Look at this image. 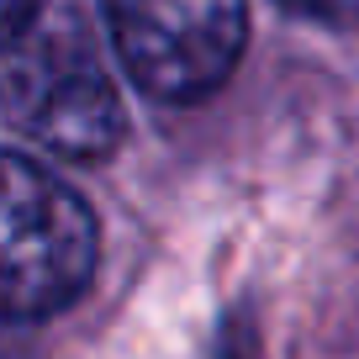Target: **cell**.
Instances as JSON below:
<instances>
[{
  "instance_id": "1",
  "label": "cell",
  "mask_w": 359,
  "mask_h": 359,
  "mask_svg": "<svg viewBox=\"0 0 359 359\" xmlns=\"http://www.w3.org/2000/svg\"><path fill=\"white\" fill-rule=\"evenodd\" d=\"M6 127L48 154L106 158L127 133V111L95 53L69 27L37 16L6 48Z\"/></svg>"
},
{
  "instance_id": "2",
  "label": "cell",
  "mask_w": 359,
  "mask_h": 359,
  "mask_svg": "<svg viewBox=\"0 0 359 359\" xmlns=\"http://www.w3.org/2000/svg\"><path fill=\"white\" fill-rule=\"evenodd\" d=\"M127 79L154 101H206L238 69L248 0H101Z\"/></svg>"
},
{
  "instance_id": "4",
  "label": "cell",
  "mask_w": 359,
  "mask_h": 359,
  "mask_svg": "<svg viewBox=\"0 0 359 359\" xmlns=\"http://www.w3.org/2000/svg\"><path fill=\"white\" fill-rule=\"evenodd\" d=\"M302 16H317V22H359V0H280Z\"/></svg>"
},
{
  "instance_id": "3",
  "label": "cell",
  "mask_w": 359,
  "mask_h": 359,
  "mask_svg": "<svg viewBox=\"0 0 359 359\" xmlns=\"http://www.w3.org/2000/svg\"><path fill=\"white\" fill-rule=\"evenodd\" d=\"M6 312L37 323L74 302L95 275V217L64 180L6 154Z\"/></svg>"
}]
</instances>
